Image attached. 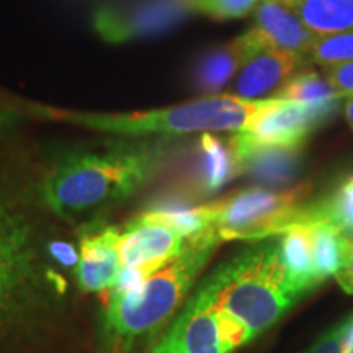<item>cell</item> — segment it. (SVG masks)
<instances>
[{"instance_id":"obj_1","label":"cell","mask_w":353,"mask_h":353,"mask_svg":"<svg viewBox=\"0 0 353 353\" xmlns=\"http://www.w3.org/2000/svg\"><path fill=\"white\" fill-rule=\"evenodd\" d=\"M77 249L52 241L19 196L0 185V343L33 342L61 327Z\"/></svg>"},{"instance_id":"obj_2","label":"cell","mask_w":353,"mask_h":353,"mask_svg":"<svg viewBox=\"0 0 353 353\" xmlns=\"http://www.w3.org/2000/svg\"><path fill=\"white\" fill-rule=\"evenodd\" d=\"M165 156L162 141H118L65 152L44 174L39 200L56 218L85 226L143 188Z\"/></svg>"},{"instance_id":"obj_3","label":"cell","mask_w":353,"mask_h":353,"mask_svg":"<svg viewBox=\"0 0 353 353\" xmlns=\"http://www.w3.org/2000/svg\"><path fill=\"white\" fill-rule=\"evenodd\" d=\"M221 242L223 237L214 228L193 234L182 254L138 286L114 291L101 316L105 345L114 353H151Z\"/></svg>"},{"instance_id":"obj_4","label":"cell","mask_w":353,"mask_h":353,"mask_svg":"<svg viewBox=\"0 0 353 353\" xmlns=\"http://www.w3.org/2000/svg\"><path fill=\"white\" fill-rule=\"evenodd\" d=\"M200 288L254 339L273 327L299 299L278 241L247 247L210 273Z\"/></svg>"},{"instance_id":"obj_5","label":"cell","mask_w":353,"mask_h":353,"mask_svg":"<svg viewBox=\"0 0 353 353\" xmlns=\"http://www.w3.org/2000/svg\"><path fill=\"white\" fill-rule=\"evenodd\" d=\"M272 99L250 100L239 95H206L175 107L132 113H85L72 110L37 107L46 120L70 123L126 138L143 136H183L193 132L244 131Z\"/></svg>"},{"instance_id":"obj_6","label":"cell","mask_w":353,"mask_h":353,"mask_svg":"<svg viewBox=\"0 0 353 353\" xmlns=\"http://www.w3.org/2000/svg\"><path fill=\"white\" fill-rule=\"evenodd\" d=\"M307 195L309 187L286 192L250 187L200 208L206 226L218 229L223 241H254L281 236L288 231L298 206Z\"/></svg>"},{"instance_id":"obj_7","label":"cell","mask_w":353,"mask_h":353,"mask_svg":"<svg viewBox=\"0 0 353 353\" xmlns=\"http://www.w3.org/2000/svg\"><path fill=\"white\" fill-rule=\"evenodd\" d=\"M252 339L198 285L151 353H232Z\"/></svg>"},{"instance_id":"obj_8","label":"cell","mask_w":353,"mask_h":353,"mask_svg":"<svg viewBox=\"0 0 353 353\" xmlns=\"http://www.w3.org/2000/svg\"><path fill=\"white\" fill-rule=\"evenodd\" d=\"M190 237L162 214L145 211L120 226V257L123 273L117 290L138 286L149 275L164 267L188 245Z\"/></svg>"},{"instance_id":"obj_9","label":"cell","mask_w":353,"mask_h":353,"mask_svg":"<svg viewBox=\"0 0 353 353\" xmlns=\"http://www.w3.org/2000/svg\"><path fill=\"white\" fill-rule=\"evenodd\" d=\"M324 120L311 105L303 101L272 99L244 131L236 132L231 143L234 152L255 148H301Z\"/></svg>"},{"instance_id":"obj_10","label":"cell","mask_w":353,"mask_h":353,"mask_svg":"<svg viewBox=\"0 0 353 353\" xmlns=\"http://www.w3.org/2000/svg\"><path fill=\"white\" fill-rule=\"evenodd\" d=\"M192 12L188 0H141L126 7L100 8L94 26L108 43L156 37L179 25Z\"/></svg>"},{"instance_id":"obj_11","label":"cell","mask_w":353,"mask_h":353,"mask_svg":"<svg viewBox=\"0 0 353 353\" xmlns=\"http://www.w3.org/2000/svg\"><path fill=\"white\" fill-rule=\"evenodd\" d=\"M237 41L242 48V64L234 88L236 95L244 99L260 100L268 92L280 90L307 61L294 52L265 46L250 30Z\"/></svg>"},{"instance_id":"obj_12","label":"cell","mask_w":353,"mask_h":353,"mask_svg":"<svg viewBox=\"0 0 353 353\" xmlns=\"http://www.w3.org/2000/svg\"><path fill=\"white\" fill-rule=\"evenodd\" d=\"M77 263L74 268L76 286L82 293H100L117 288L123 273L120 257V226H81Z\"/></svg>"},{"instance_id":"obj_13","label":"cell","mask_w":353,"mask_h":353,"mask_svg":"<svg viewBox=\"0 0 353 353\" xmlns=\"http://www.w3.org/2000/svg\"><path fill=\"white\" fill-rule=\"evenodd\" d=\"M250 32L265 46L306 57L317 37L283 0H262L254 12Z\"/></svg>"},{"instance_id":"obj_14","label":"cell","mask_w":353,"mask_h":353,"mask_svg":"<svg viewBox=\"0 0 353 353\" xmlns=\"http://www.w3.org/2000/svg\"><path fill=\"white\" fill-rule=\"evenodd\" d=\"M239 172L263 185L290 183L299 170V148H255L234 152Z\"/></svg>"},{"instance_id":"obj_15","label":"cell","mask_w":353,"mask_h":353,"mask_svg":"<svg viewBox=\"0 0 353 353\" xmlns=\"http://www.w3.org/2000/svg\"><path fill=\"white\" fill-rule=\"evenodd\" d=\"M280 252L288 278L299 298L316 290L322 281L319 280L312 252V236L309 228H293L281 234Z\"/></svg>"},{"instance_id":"obj_16","label":"cell","mask_w":353,"mask_h":353,"mask_svg":"<svg viewBox=\"0 0 353 353\" xmlns=\"http://www.w3.org/2000/svg\"><path fill=\"white\" fill-rule=\"evenodd\" d=\"M316 37L353 30V0H283Z\"/></svg>"},{"instance_id":"obj_17","label":"cell","mask_w":353,"mask_h":353,"mask_svg":"<svg viewBox=\"0 0 353 353\" xmlns=\"http://www.w3.org/2000/svg\"><path fill=\"white\" fill-rule=\"evenodd\" d=\"M276 99L303 101V103L311 105L325 123L335 113L343 97L334 90L325 76L322 77L314 70H306V72L294 74L278 90Z\"/></svg>"},{"instance_id":"obj_18","label":"cell","mask_w":353,"mask_h":353,"mask_svg":"<svg viewBox=\"0 0 353 353\" xmlns=\"http://www.w3.org/2000/svg\"><path fill=\"white\" fill-rule=\"evenodd\" d=\"M242 64V48L239 41L214 48L200 57L195 68V82L201 92L218 95L228 82L239 72Z\"/></svg>"},{"instance_id":"obj_19","label":"cell","mask_w":353,"mask_h":353,"mask_svg":"<svg viewBox=\"0 0 353 353\" xmlns=\"http://www.w3.org/2000/svg\"><path fill=\"white\" fill-rule=\"evenodd\" d=\"M200 170L201 185L206 193L218 192L234 175L239 174L236 154L231 143L224 144L210 132L200 138Z\"/></svg>"},{"instance_id":"obj_20","label":"cell","mask_w":353,"mask_h":353,"mask_svg":"<svg viewBox=\"0 0 353 353\" xmlns=\"http://www.w3.org/2000/svg\"><path fill=\"white\" fill-rule=\"evenodd\" d=\"M309 229L312 236V252H314L317 276L321 281H325L327 278L335 276V273L341 268L345 236L325 221H321Z\"/></svg>"},{"instance_id":"obj_21","label":"cell","mask_w":353,"mask_h":353,"mask_svg":"<svg viewBox=\"0 0 353 353\" xmlns=\"http://www.w3.org/2000/svg\"><path fill=\"white\" fill-rule=\"evenodd\" d=\"M319 221L330 223L345 237L353 239V175L339 183L329 196L314 201Z\"/></svg>"},{"instance_id":"obj_22","label":"cell","mask_w":353,"mask_h":353,"mask_svg":"<svg viewBox=\"0 0 353 353\" xmlns=\"http://www.w3.org/2000/svg\"><path fill=\"white\" fill-rule=\"evenodd\" d=\"M307 61L324 69L353 61V30L317 37L307 54Z\"/></svg>"},{"instance_id":"obj_23","label":"cell","mask_w":353,"mask_h":353,"mask_svg":"<svg viewBox=\"0 0 353 353\" xmlns=\"http://www.w3.org/2000/svg\"><path fill=\"white\" fill-rule=\"evenodd\" d=\"M262 0H188L192 12L203 13L214 20L242 19L255 12Z\"/></svg>"},{"instance_id":"obj_24","label":"cell","mask_w":353,"mask_h":353,"mask_svg":"<svg viewBox=\"0 0 353 353\" xmlns=\"http://www.w3.org/2000/svg\"><path fill=\"white\" fill-rule=\"evenodd\" d=\"M325 79H327L334 90L341 94L343 99L353 97V61L325 69Z\"/></svg>"},{"instance_id":"obj_25","label":"cell","mask_w":353,"mask_h":353,"mask_svg":"<svg viewBox=\"0 0 353 353\" xmlns=\"http://www.w3.org/2000/svg\"><path fill=\"white\" fill-rule=\"evenodd\" d=\"M303 353H345V348H343L342 322L334 325L327 332L319 335L316 339V342L309 348H306Z\"/></svg>"},{"instance_id":"obj_26","label":"cell","mask_w":353,"mask_h":353,"mask_svg":"<svg viewBox=\"0 0 353 353\" xmlns=\"http://www.w3.org/2000/svg\"><path fill=\"white\" fill-rule=\"evenodd\" d=\"M341 288L348 294H353V239L345 237L343 241V255L339 272L335 273Z\"/></svg>"},{"instance_id":"obj_27","label":"cell","mask_w":353,"mask_h":353,"mask_svg":"<svg viewBox=\"0 0 353 353\" xmlns=\"http://www.w3.org/2000/svg\"><path fill=\"white\" fill-rule=\"evenodd\" d=\"M343 327V348L345 353H353V316L342 322Z\"/></svg>"},{"instance_id":"obj_28","label":"cell","mask_w":353,"mask_h":353,"mask_svg":"<svg viewBox=\"0 0 353 353\" xmlns=\"http://www.w3.org/2000/svg\"><path fill=\"white\" fill-rule=\"evenodd\" d=\"M343 114H345V120L348 126L353 130V97L345 99V105H343Z\"/></svg>"},{"instance_id":"obj_29","label":"cell","mask_w":353,"mask_h":353,"mask_svg":"<svg viewBox=\"0 0 353 353\" xmlns=\"http://www.w3.org/2000/svg\"><path fill=\"white\" fill-rule=\"evenodd\" d=\"M8 121H10V117H7V114H0V128L8 125Z\"/></svg>"}]
</instances>
